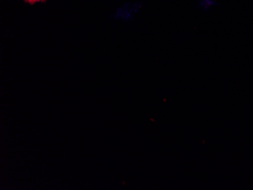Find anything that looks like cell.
Wrapping results in <instances>:
<instances>
[{
    "mask_svg": "<svg viewBox=\"0 0 253 190\" xmlns=\"http://www.w3.org/2000/svg\"><path fill=\"white\" fill-rule=\"evenodd\" d=\"M46 0H25V2L26 3L31 4V5H34L36 2H45Z\"/></svg>",
    "mask_w": 253,
    "mask_h": 190,
    "instance_id": "6da1fadb",
    "label": "cell"
}]
</instances>
